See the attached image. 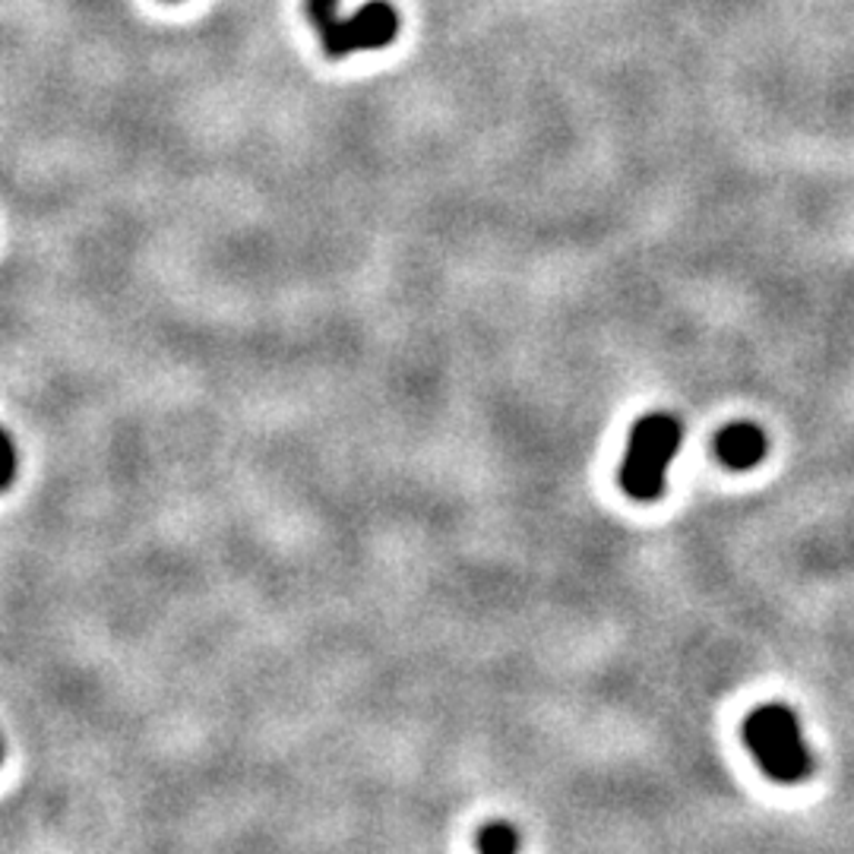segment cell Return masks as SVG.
Instances as JSON below:
<instances>
[{
	"label": "cell",
	"instance_id": "2",
	"mask_svg": "<svg viewBox=\"0 0 854 854\" xmlns=\"http://www.w3.org/2000/svg\"><path fill=\"white\" fill-rule=\"evenodd\" d=\"M684 440V424L671 412H652L633 424L621 465V488L633 501H655L665 491V472Z\"/></svg>",
	"mask_w": 854,
	"mask_h": 854
},
{
	"label": "cell",
	"instance_id": "6",
	"mask_svg": "<svg viewBox=\"0 0 854 854\" xmlns=\"http://www.w3.org/2000/svg\"><path fill=\"white\" fill-rule=\"evenodd\" d=\"M17 479V446L10 434L0 428V491H7Z\"/></svg>",
	"mask_w": 854,
	"mask_h": 854
},
{
	"label": "cell",
	"instance_id": "7",
	"mask_svg": "<svg viewBox=\"0 0 854 854\" xmlns=\"http://www.w3.org/2000/svg\"><path fill=\"white\" fill-rule=\"evenodd\" d=\"M0 756H3V747H0Z\"/></svg>",
	"mask_w": 854,
	"mask_h": 854
},
{
	"label": "cell",
	"instance_id": "1",
	"mask_svg": "<svg viewBox=\"0 0 854 854\" xmlns=\"http://www.w3.org/2000/svg\"><path fill=\"white\" fill-rule=\"evenodd\" d=\"M744 744L772 782L797 785L813 772L811 747L804 744L801 722L788 706H760L744 719Z\"/></svg>",
	"mask_w": 854,
	"mask_h": 854
},
{
	"label": "cell",
	"instance_id": "4",
	"mask_svg": "<svg viewBox=\"0 0 854 854\" xmlns=\"http://www.w3.org/2000/svg\"><path fill=\"white\" fill-rule=\"evenodd\" d=\"M766 434L753 421H731L715 438V456L731 472H747L766 456Z\"/></svg>",
	"mask_w": 854,
	"mask_h": 854
},
{
	"label": "cell",
	"instance_id": "5",
	"mask_svg": "<svg viewBox=\"0 0 854 854\" xmlns=\"http://www.w3.org/2000/svg\"><path fill=\"white\" fill-rule=\"evenodd\" d=\"M475 848L488 854L516 852L520 848V835H516V830L510 823H488V826H481Z\"/></svg>",
	"mask_w": 854,
	"mask_h": 854
},
{
	"label": "cell",
	"instance_id": "3",
	"mask_svg": "<svg viewBox=\"0 0 854 854\" xmlns=\"http://www.w3.org/2000/svg\"><path fill=\"white\" fill-rule=\"evenodd\" d=\"M342 0H308L311 20L330 58H349L354 51H380L399 36V13L386 0H371L352 17H342Z\"/></svg>",
	"mask_w": 854,
	"mask_h": 854
}]
</instances>
